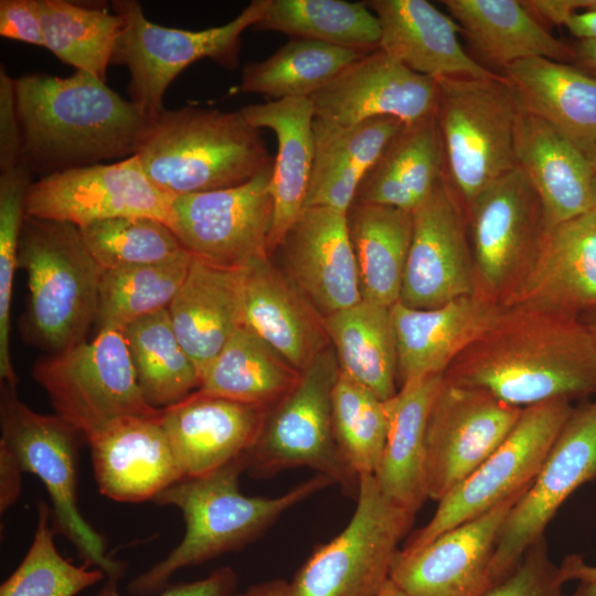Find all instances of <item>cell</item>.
I'll use <instances>...</instances> for the list:
<instances>
[{
  "instance_id": "484cf974",
  "label": "cell",
  "mask_w": 596,
  "mask_h": 596,
  "mask_svg": "<svg viewBox=\"0 0 596 596\" xmlns=\"http://www.w3.org/2000/svg\"><path fill=\"white\" fill-rule=\"evenodd\" d=\"M242 326L299 372L328 348L322 317L269 256L244 267Z\"/></svg>"
},
{
  "instance_id": "74e56055",
  "label": "cell",
  "mask_w": 596,
  "mask_h": 596,
  "mask_svg": "<svg viewBox=\"0 0 596 596\" xmlns=\"http://www.w3.org/2000/svg\"><path fill=\"white\" fill-rule=\"evenodd\" d=\"M300 372L244 326L200 373L199 391L266 409L298 382Z\"/></svg>"
},
{
  "instance_id": "91938a15",
  "label": "cell",
  "mask_w": 596,
  "mask_h": 596,
  "mask_svg": "<svg viewBox=\"0 0 596 596\" xmlns=\"http://www.w3.org/2000/svg\"><path fill=\"white\" fill-rule=\"evenodd\" d=\"M579 318L590 331L596 343V307L585 311Z\"/></svg>"
},
{
  "instance_id": "7402d4cb",
  "label": "cell",
  "mask_w": 596,
  "mask_h": 596,
  "mask_svg": "<svg viewBox=\"0 0 596 596\" xmlns=\"http://www.w3.org/2000/svg\"><path fill=\"white\" fill-rule=\"evenodd\" d=\"M265 413V407L198 390L162 409L161 424L184 478H200L245 455Z\"/></svg>"
},
{
  "instance_id": "44dd1931",
  "label": "cell",
  "mask_w": 596,
  "mask_h": 596,
  "mask_svg": "<svg viewBox=\"0 0 596 596\" xmlns=\"http://www.w3.org/2000/svg\"><path fill=\"white\" fill-rule=\"evenodd\" d=\"M275 251L281 252L291 280L321 317L362 300L347 213L306 206Z\"/></svg>"
},
{
  "instance_id": "8fae6325",
  "label": "cell",
  "mask_w": 596,
  "mask_h": 596,
  "mask_svg": "<svg viewBox=\"0 0 596 596\" xmlns=\"http://www.w3.org/2000/svg\"><path fill=\"white\" fill-rule=\"evenodd\" d=\"M268 3L269 0H254L230 22L192 31L151 22L137 1H114V11L123 17L124 26L113 63L127 66L131 100L153 119L164 109L167 88L190 64L211 58L225 68H235L241 35L264 18Z\"/></svg>"
},
{
  "instance_id": "1f68e13d",
  "label": "cell",
  "mask_w": 596,
  "mask_h": 596,
  "mask_svg": "<svg viewBox=\"0 0 596 596\" xmlns=\"http://www.w3.org/2000/svg\"><path fill=\"white\" fill-rule=\"evenodd\" d=\"M443 377L408 381L384 402L389 429L374 478L384 496L413 513L428 499L426 426Z\"/></svg>"
},
{
  "instance_id": "7bdbcfd3",
  "label": "cell",
  "mask_w": 596,
  "mask_h": 596,
  "mask_svg": "<svg viewBox=\"0 0 596 596\" xmlns=\"http://www.w3.org/2000/svg\"><path fill=\"white\" fill-rule=\"evenodd\" d=\"M192 254L156 264L103 270L98 330H124L134 321L166 309L182 285Z\"/></svg>"
},
{
  "instance_id": "30bf717a",
  "label": "cell",
  "mask_w": 596,
  "mask_h": 596,
  "mask_svg": "<svg viewBox=\"0 0 596 596\" xmlns=\"http://www.w3.org/2000/svg\"><path fill=\"white\" fill-rule=\"evenodd\" d=\"M340 369L326 348L300 372L296 385L266 409L259 435L246 453L252 477L307 467L356 499L359 477L342 460L333 437L331 398Z\"/></svg>"
},
{
  "instance_id": "c3c4849f",
  "label": "cell",
  "mask_w": 596,
  "mask_h": 596,
  "mask_svg": "<svg viewBox=\"0 0 596 596\" xmlns=\"http://www.w3.org/2000/svg\"><path fill=\"white\" fill-rule=\"evenodd\" d=\"M560 565L551 560L546 538L532 544L514 570L483 596H567Z\"/></svg>"
},
{
  "instance_id": "7c38bea8",
  "label": "cell",
  "mask_w": 596,
  "mask_h": 596,
  "mask_svg": "<svg viewBox=\"0 0 596 596\" xmlns=\"http://www.w3.org/2000/svg\"><path fill=\"white\" fill-rule=\"evenodd\" d=\"M466 213L476 295L504 306L533 265L546 233L541 200L517 167L483 189Z\"/></svg>"
},
{
  "instance_id": "6da1fadb",
  "label": "cell",
  "mask_w": 596,
  "mask_h": 596,
  "mask_svg": "<svg viewBox=\"0 0 596 596\" xmlns=\"http://www.w3.org/2000/svg\"><path fill=\"white\" fill-rule=\"evenodd\" d=\"M444 379L520 408L587 397L596 394V343L579 317L504 306L494 323L450 363Z\"/></svg>"
},
{
  "instance_id": "8d00e7d4",
  "label": "cell",
  "mask_w": 596,
  "mask_h": 596,
  "mask_svg": "<svg viewBox=\"0 0 596 596\" xmlns=\"http://www.w3.org/2000/svg\"><path fill=\"white\" fill-rule=\"evenodd\" d=\"M341 372L382 401L396 394L397 351L391 307L361 300L322 317Z\"/></svg>"
},
{
  "instance_id": "e575fe53",
  "label": "cell",
  "mask_w": 596,
  "mask_h": 596,
  "mask_svg": "<svg viewBox=\"0 0 596 596\" xmlns=\"http://www.w3.org/2000/svg\"><path fill=\"white\" fill-rule=\"evenodd\" d=\"M444 170L435 114L404 125L362 179L354 202L413 211Z\"/></svg>"
},
{
  "instance_id": "60d3db41",
  "label": "cell",
  "mask_w": 596,
  "mask_h": 596,
  "mask_svg": "<svg viewBox=\"0 0 596 596\" xmlns=\"http://www.w3.org/2000/svg\"><path fill=\"white\" fill-rule=\"evenodd\" d=\"M364 53L380 46L376 15L363 2L344 0H269L254 26Z\"/></svg>"
},
{
  "instance_id": "5bb4252c",
  "label": "cell",
  "mask_w": 596,
  "mask_h": 596,
  "mask_svg": "<svg viewBox=\"0 0 596 596\" xmlns=\"http://www.w3.org/2000/svg\"><path fill=\"white\" fill-rule=\"evenodd\" d=\"M173 198L148 179L134 155L115 163L45 174L31 183L25 212L31 217L70 223L78 228L128 216L157 219L170 227Z\"/></svg>"
},
{
  "instance_id": "f5cc1de1",
  "label": "cell",
  "mask_w": 596,
  "mask_h": 596,
  "mask_svg": "<svg viewBox=\"0 0 596 596\" xmlns=\"http://www.w3.org/2000/svg\"><path fill=\"white\" fill-rule=\"evenodd\" d=\"M24 471L14 454L0 441V511L4 513L19 498Z\"/></svg>"
},
{
  "instance_id": "8992f818",
  "label": "cell",
  "mask_w": 596,
  "mask_h": 596,
  "mask_svg": "<svg viewBox=\"0 0 596 596\" xmlns=\"http://www.w3.org/2000/svg\"><path fill=\"white\" fill-rule=\"evenodd\" d=\"M436 82L443 174L467 210L483 189L518 167L514 137L522 108L502 74Z\"/></svg>"
},
{
  "instance_id": "52a82bcc",
  "label": "cell",
  "mask_w": 596,
  "mask_h": 596,
  "mask_svg": "<svg viewBox=\"0 0 596 596\" xmlns=\"http://www.w3.org/2000/svg\"><path fill=\"white\" fill-rule=\"evenodd\" d=\"M1 439L17 457L22 470L34 473L52 502L53 528L76 549L83 564L102 570L107 578L120 581L126 564L106 553L104 538L79 512L77 460L84 436L56 414H40L22 402L15 385L1 382Z\"/></svg>"
},
{
  "instance_id": "e7e4bbea",
  "label": "cell",
  "mask_w": 596,
  "mask_h": 596,
  "mask_svg": "<svg viewBox=\"0 0 596 596\" xmlns=\"http://www.w3.org/2000/svg\"><path fill=\"white\" fill-rule=\"evenodd\" d=\"M590 163L593 164V167H596V146L595 148L587 155Z\"/></svg>"
},
{
  "instance_id": "94428289",
  "label": "cell",
  "mask_w": 596,
  "mask_h": 596,
  "mask_svg": "<svg viewBox=\"0 0 596 596\" xmlns=\"http://www.w3.org/2000/svg\"><path fill=\"white\" fill-rule=\"evenodd\" d=\"M571 596H596V584L581 582Z\"/></svg>"
},
{
  "instance_id": "680465c9",
  "label": "cell",
  "mask_w": 596,
  "mask_h": 596,
  "mask_svg": "<svg viewBox=\"0 0 596 596\" xmlns=\"http://www.w3.org/2000/svg\"><path fill=\"white\" fill-rule=\"evenodd\" d=\"M579 52L583 58L596 68V40H581Z\"/></svg>"
},
{
  "instance_id": "4fadbf2b",
  "label": "cell",
  "mask_w": 596,
  "mask_h": 596,
  "mask_svg": "<svg viewBox=\"0 0 596 596\" xmlns=\"http://www.w3.org/2000/svg\"><path fill=\"white\" fill-rule=\"evenodd\" d=\"M573 407L568 398L524 407L502 444L467 479L437 502L430 520L413 532L401 549H417L528 489Z\"/></svg>"
},
{
  "instance_id": "d4e9b609",
  "label": "cell",
  "mask_w": 596,
  "mask_h": 596,
  "mask_svg": "<svg viewBox=\"0 0 596 596\" xmlns=\"http://www.w3.org/2000/svg\"><path fill=\"white\" fill-rule=\"evenodd\" d=\"M504 306L573 317L596 307V211L546 230L533 265Z\"/></svg>"
},
{
  "instance_id": "ba28073f",
  "label": "cell",
  "mask_w": 596,
  "mask_h": 596,
  "mask_svg": "<svg viewBox=\"0 0 596 596\" xmlns=\"http://www.w3.org/2000/svg\"><path fill=\"white\" fill-rule=\"evenodd\" d=\"M32 376L46 392L55 414L87 444L121 419L162 412L145 401L121 330H98L91 341L39 359Z\"/></svg>"
},
{
  "instance_id": "83f0119b",
  "label": "cell",
  "mask_w": 596,
  "mask_h": 596,
  "mask_svg": "<svg viewBox=\"0 0 596 596\" xmlns=\"http://www.w3.org/2000/svg\"><path fill=\"white\" fill-rule=\"evenodd\" d=\"M518 167L536 191L547 230L593 211L594 167L547 123L522 109L514 137Z\"/></svg>"
},
{
  "instance_id": "ab89813d",
  "label": "cell",
  "mask_w": 596,
  "mask_h": 596,
  "mask_svg": "<svg viewBox=\"0 0 596 596\" xmlns=\"http://www.w3.org/2000/svg\"><path fill=\"white\" fill-rule=\"evenodd\" d=\"M365 54L317 41L292 39L269 57L245 65L240 89L272 100L310 98Z\"/></svg>"
},
{
  "instance_id": "7dc6e473",
  "label": "cell",
  "mask_w": 596,
  "mask_h": 596,
  "mask_svg": "<svg viewBox=\"0 0 596 596\" xmlns=\"http://www.w3.org/2000/svg\"><path fill=\"white\" fill-rule=\"evenodd\" d=\"M31 183L30 169L23 160L0 174V379L12 384L18 379L10 354L11 302Z\"/></svg>"
},
{
  "instance_id": "f546056e",
  "label": "cell",
  "mask_w": 596,
  "mask_h": 596,
  "mask_svg": "<svg viewBox=\"0 0 596 596\" xmlns=\"http://www.w3.org/2000/svg\"><path fill=\"white\" fill-rule=\"evenodd\" d=\"M240 110L253 127L273 130L277 140L269 187L274 203L270 255L305 209L315 156L313 110L310 98L269 100Z\"/></svg>"
},
{
  "instance_id": "6125c7cd",
  "label": "cell",
  "mask_w": 596,
  "mask_h": 596,
  "mask_svg": "<svg viewBox=\"0 0 596 596\" xmlns=\"http://www.w3.org/2000/svg\"><path fill=\"white\" fill-rule=\"evenodd\" d=\"M377 596H407V595L403 593L396 585H394L390 581Z\"/></svg>"
},
{
  "instance_id": "d6986e66",
  "label": "cell",
  "mask_w": 596,
  "mask_h": 596,
  "mask_svg": "<svg viewBox=\"0 0 596 596\" xmlns=\"http://www.w3.org/2000/svg\"><path fill=\"white\" fill-rule=\"evenodd\" d=\"M525 490L417 549H401L390 581L407 596H483L496 585L492 562L500 529Z\"/></svg>"
},
{
  "instance_id": "d6a6232c",
  "label": "cell",
  "mask_w": 596,
  "mask_h": 596,
  "mask_svg": "<svg viewBox=\"0 0 596 596\" xmlns=\"http://www.w3.org/2000/svg\"><path fill=\"white\" fill-rule=\"evenodd\" d=\"M521 108L542 119L586 155L596 146V78L543 57L504 70Z\"/></svg>"
},
{
  "instance_id": "db71d44e",
  "label": "cell",
  "mask_w": 596,
  "mask_h": 596,
  "mask_svg": "<svg viewBox=\"0 0 596 596\" xmlns=\"http://www.w3.org/2000/svg\"><path fill=\"white\" fill-rule=\"evenodd\" d=\"M521 3L540 23L565 25L575 12L585 9L586 0H529Z\"/></svg>"
},
{
  "instance_id": "603a6c76",
  "label": "cell",
  "mask_w": 596,
  "mask_h": 596,
  "mask_svg": "<svg viewBox=\"0 0 596 596\" xmlns=\"http://www.w3.org/2000/svg\"><path fill=\"white\" fill-rule=\"evenodd\" d=\"M88 445L98 490L115 501L153 500L184 478L161 424V414L121 419Z\"/></svg>"
},
{
  "instance_id": "9c48e42d",
  "label": "cell",
  "mask_w": 596,
  "mask_h": 596,
  "mask_svg": "<svg viewBox=\"0 0 596 596\" xmlns=\"http://www.w3.org/2000/svg\"><path fill=\"white\" fill-rule=\"evenodd\" d=\"M347 526L318 545L288 582V596H377L390 582L415 513L381 491L374 475L359 478Z\"/></svg>"
},
{
  "instance_id": "b9f144b4",
  "label": "cell",
  "mask_w": 596,
  "mask_h": 596,
  "mask_svg": "<svg viewBox=\"0 0 596 596\" xmlns=\"http://www.w3.org/2000/svg\"><path fill=\"white\" fill-rule=\"evenodd\" d=\"M39 4L44 47L76 71L105 81L123 31V17L63 0H39Z\"/></svg>"
},
{
  "instance_id": "2e32d148",
  "label": "cell",
  "mask_w": 596,
  "mask_h": 596,
  "mask_svg": "<svg viewBox=\"0 0 596 596\" xmlns=\"http://www.w3.org/2000/svg\"><path fill=\"white\" fill-rule=\"evenodd\" d=\"M272 171L232 188L174 196L171 230L193 256L217 266L244 268L269 256Z\"/></svg>"
},
{
  "instance_id": "11a10c76",
  "label": "cell",
  "mask_w": 596,
  "mask_h": 596,
  "mask_svg": "<svg viewBox=\"0 0 596 596\" xmlns=\"http://www.w3.org/2000/svg\"><path fill=\"white\" fill-rule=\"evenodd\" d=\"M560 570L565 583L577 581L579 583L596 584V565L586 563L581 555L571 554L565 556L560 565Z\"/></svg>"
},
{
  "instance_id": "f907efd6",
  "label": "cell",
  "mask_w": 596,
  "mask_h": 596,
  "mask_svg": "<svg viewBox=\"0 0 596 596\" xmlns=\"http://www.w3.org/2000/svg\"><path fill=\"white\" fill-rule=\"evenodd\" d=\"M0 34L3 38L44 46L39 0H1Z\"/></svg>"
},
{
  "instance_id": "3957f363",
  "label": "cell",
  "mask_w": 596,
  "mask_h": 596,
  "mask_svg": "<svg viewBox=\"0 0 596 596\" xmlns=\"http://www.w3.org/2000/svg\"><path fill=\"white\" fill-rule=\"evenodd\" d=\"M246 469L245 454L207 476L183 478L152 500L181 511L185 534L163 560L128 583L131 595H157L171 585L177 571L243 549L286 511L334 485L329 477L317 473L281 496L248 497L238 487L240 475Z\"/></svg>"
},
{
  "instance_id": "cb8c5ba5",
  "label": "cell",
  "mask_w": 596,
  "mask_h": 596,
  "mask_svg": "<svg viewBox=\"0 0 596 596\" xmlns=\"http://www.w3.org/2000/svg\"><path fill=\"white\" fill-rule=\"evenodd\" d=\"M504 306L471 295L432 309L391 307L397 351L398 387L444 374L450 363L482 336Z\"/></svg>"
},
{
  "instance_id": "836d02e7",
  "label": "cell",
  "mask_w": 596,
  "mask_h": 596,
  "mask_svg": "<svg viewBox=\"0 0 596 596\" xmlns=\"http://www.w3.org/2000/svg\"><path fill=\"white\" fill-rule=\"evenodd\" d=\"M470 45L488 63L502 67L526 58L564 62L572 50L554 38L515 0H444Z\"/></svg>"
},
{
  "instance_id": "9a60e30c",
  "label": "cell",
  "mask_w": 596,
  "mask_h": 596,
  "mask_svg": "<svg viewBox=\"0 0 596 596\" xmlns=\"http://www.w3.org/2000/svg\"><path fill=\"white\" fill-rule=\"evenodd\" d=\"M596 479V398L573 407L536 477L509 511L500 529L492 570L496 585L542 539L561 505Z\"/></svg>"
},
{
  "instance_id": "f6af8a7d",
  "label": "cell",
  "mask_w": 596,
  "mask_h": 596,
  "mask_svg": "<svg viewBox=\"0 0 596 596\" xmlns=\"http://www.w3.org/2000/svg\"><path fill=\"white\" fill-rule=\"evenodd\" d=\"M79 230L103 270L162 264L190 253L166 223L148 216L118 217Z\"/></svg>"
},
{
  "instance_id": "6f0895ef",
  "label": "cell",
  "mask_w": 596,
  "mask_h": 596,
  "mask_svg": "<svg viewBox=\"0 0 596 596\" xmlns=\"http://www.w3.org/2000/svg\"><path fill=\"white\" fill-rule=\"evenodd\" d=\"M232 596H288V582L285 579H272L251 585L242 593Z\"/></svg>"
},
{
  "instance_id": "d590c367",
  "label": "cell",
  "mask_w": 596,
  "mask_h": 596,
  "mask_svg": "<svg viewBox=\"0 0 596 596\" xmlns=\"http://www.w3.org/2000/svg\"><path fill=\"white\" fill-rule=\"evenodd\" d=\"M347 222L362 300L392 307L401 296L413 211L353 202Z\"/></svg>"
},
{
  "instance_id": "9f6ffc18",
  "label": "cell",
  "mask_w": 596,
  "mask_h": 596,
  "mask_svg": "<svg viewBox=\"0 0 596 596\" xmlns=\"http://www.w3.org/2000/svg\"><path fill=\"white\" fill-rule=\"evenodd\" d=\"M565 26L579 40H596V10L585 9L575 12Z\"/></svg>"
},
{
  "instance_id": "bcb514c9",
  "label": "cell",
  "mask_w": 596,
  "mask_h": 596,
  "mask_svg": "<svg viewBox=\"0 0 596 596\" xmlns=\"http://www.w3.org/2000/svg\"><path fill=\"white\" fill-rule=\"evenodd\" d=\"M52 508L38 503V522L32 543L19 566L1 584L0 596H75L103 581L99 568L76 566L54 544Z\"/></svg>"
},
{
  "instance_id": "ffe728a7",
  "label": "cell",
  "mask_w": 596,
  "mask_h": 596,
  "mask_svg": "<svg viewBox=\"0 0 596 596\" xmlns=\"http://www.w3.org/2000/svg\"><path fill=\"white\" fill-rule=\"evenodd\" d=\"M436 79L417 74L377 49L310 97L313 116L338 125L394 117L411 125L435 114Z\"/></svg>"
},
{
  "instance_id": "7a4b0ae2",
  "label": "cell",
  "mask_w": 596,
  "mask_h": 596,
  "mask_svg": "<svg viewBox=\"0 0 596 596\" xmlns=\"http://www.w3.org/2000/svg\"><path fill=\"white\" fill-rule=\"evenodd\" d=\"M14 85L22 160L51 172L134 156L151 120L83 71L23 75Z\"/></svg>"
},
{
  "instance_id": "5b68a950",
  "label": "cell",
  "mask_w": 596,
  "mask_h": 596,
  "mask_svg": "<svg viewBox=\"0 0 596 596\" xmlns=\"http://www.w3.org/2000/svg\"><path fill=\"white\" fill-rule=\"evenodd\" d=\"M18 268L25 272L29 289L20 323L24 340L49 354L86 341L97 318L103 268L88 251L81 230L26 215Z\"/></svg>"
},
{
  "instance_id": "f1b7e54d",
  "label": "cell",
  "mask_w": 596,
  "mask_h": 596,
  "mask_svg": "<svg viewBox=\"0 0 596 596\" xmlns=\"http://www.w3.org/2000/svg\"><path fill=\"white\" fill-rule=\"evenodd\" d=\"M243 286L244 268L217 266L192 255L168 310L199 376L242 326Z\"/></svg>"
},
{
  "instance_id": "ac0fdd59",
  "label": "cell",
  "mask_w": 596,
  "mask_h": 596,
  "mask_svg": "<svg viewBox=\"0 0 596 596\" xmlns=\"http://www.w3.org/2000/svg\"><path fill=\"white\" fill-rule=\"evenodd\" d=\"M476 295L466 209L441 174L413 210V234L400 302L432 309Z\"/></svg>"
},
{
  "instance_id": "4316f807",
  "label": "cell",
  "mask_w": 596,
  "mask_h": 596,
  "mask_svg": "<svg viewBox=\"0 0 596 596\" xmlns=\"http://www.w3.org/2000/svg\"><path fill=\"white\" fill-rule=\"evenodd\" d=\"M376 15L380 46L413 72L439 79L490 77L497 73L469 56L458 40L459 24L426 0H370Z\"/></svg>"
},
{
  "instance_id": "03108f58",
  "label": "cell",
  "mask_w": 596,
  "mask_h": 596,
  "mask_svg": "<svg viewBox=\"0 0 596 596\" xmlns=\"http://www.w3.org/2000/svg\"><path fill=\"white\" fill-rule=\"evenodd\" d=\"M585 9L596 10V0H586Z\"/></svg>"
},
{
  "instance_id": "f35d334b",
  "label": "cell",
  "mask_w": 596,
  "mask_h": 596,
  "mask_svg": "<svg viewBox=\"0 0 596 596\" xmlns=\"http://www.w3.org/2000/svg\"><path fill=\"white\" fill-rule=\"evenodd\" d=\"M123 332L149 406L164 409L199 390V372L174 332L168 308L134 321Z\"/></svg>"
},
{
  "instance_id": "277c9868",
  "label": "cell",
  "mask_w": 596,
  "mask_h": 596,
  "mask_svg": "<svg viewBox=\"0 0 596 596\" xmlns=\"http://www.w3.org/2000/svg\"><path fill=\"white\" fill-rule=\"evenodd\" d=\"M135 156L171 196L240 185L274 163L260 130L241 110L194 106L164 108L150 120Z\"/></svg>"
},
{
  "instance_id": "e0dca14e",
  "label": "cell",
  "mask_w": 596,
  "mask_h": 596,
  "mask_svg": "<svg viewBox=\"0 0 596 596\" xmlns=\"http://www.w3.org/2000/svg\"><path fill=\"white\" fill-rule=\"evenodd\" d=\"M522 409L443 377L426 426L428 498L438 502L467 479L508 437Z\"/></svg>"
},
{
  "instance_id": "681fc988",
  "label": "cell",
  "mask_w": 596,
  "mask_h": 596,
  "mask_svg": "<svg viewBox=\"0 0 596 596\" xmlns=\"http://www.w3.org/2000/svg\"><path fill=\"white\" fill-rule=\"evenodd\" d=\"M22 160V134L17 111L15 85L7 72L0 71V168L1 172Z\"/></svg>"
},
{
  "instance_id": "816d5d0a",
  "label": "cell",
  "mask_w": 596,
  "mask_h": 596,
  "mask_svg": "<svg viewBox=\"0 0 596 596\" xmlns=\"http://www.w3.org/2000/svg\"><path fill=\"white\" fill-rule=\"evenodd\" d=\"M118 582L115 578H107L94 596H121L118 592ZM237 583L235 571L223 566L202 579L170 585L153 596H232L236 593Z\"/></svg>"
},
{
  "instance_id": "be15d7a7",
  "label": "cell",
  "mask_w": 596,
  "mask_h": 596,
  "mask_svg": "<svg viewBox=\"0 0 596 596\" xmlns=\"http://www.w3.org/2000/svg\"><path fill=\"white\" fill-rule=\"evenodd\" d=\"M592 199H593V210L596 211V167H594L593 178H592Z\"/></svg>"
},
{
  "instance_id": "ee69618b",
  "label": "cell",
  "mask_w": 596,
  "mask_h": 596,
  "mask_svg": "<svg viewBox=\"0 0 596 596\" xmlns=\"http://www.w3.org/2000/svg\"><path fill=\"white\" fill-rule=\"evenodd\" d=\"M384 402L339 372L331 398L333 437L342 460L359 478L374 475L379 467L389 429Z\"/></svg>"
},
{
  "instance_id": "4dcf8cb0",
  "label": "cell",
  "mask_w": 596,
  "mask_h": 596,
  "mask_svg": "<svg viewBox=\"0 0 596 596\" xmlns=\"http://www.w3.org/2000/svg\"><path fill=\"white\" fill-rule=\"evenodd\" d=\"M404 124L375 117L351 125L313 119L315 156L306 206L347 213L359 185Z\"/></svg>"
}]
</instances>
